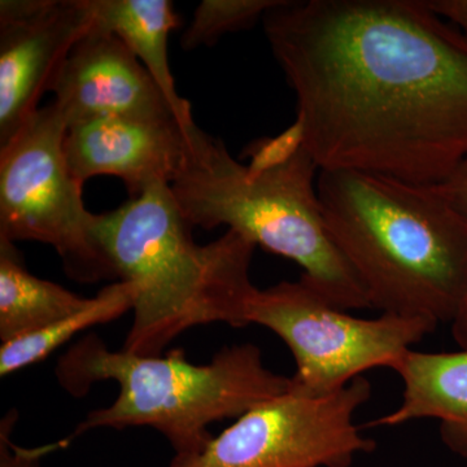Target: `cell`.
Masks as SVG:
<instances>
[{"label": "cell", "mask_w": 467, "mask_h": 467, "mask_svg": "<svg viewBox=\"0 0 467 467\" xmlns=\"http://www.w3.org/2000/svg\"><path fill=\"white\" fill-rule=\"evenodd\" d=\"M263 24L319 171L436 186L467 158V36L426 0H282Z\"/></svg>", "instance_id": "1"}, {"label": "cell", "mask_w": 467, "mask_h": 467, "mask_svg": "<svg viewBox=\"0 0 467 467\" xmlns=\"http://www.w3.org/2000/svg\"><path fill=\"white\" fill-rule=\"evenodd\" d=\"M317 192L371 309L451 324L467 296V221L435 186L319 171Z\"/></svg>", "instance_id": "2"}, {"label": "cell", "mask_w": 467, "mask_h": 467, "mask_svg": "<svg viewBox=\"0 0 467 467\" xmlns=\"http://www.w3.org/2000/svg\"><path fill=\"white\" fill-rule=\"evenodd\" d=\"M171 186L155 184L115 211L98 214L97 236L119 281L137 287L124 349L160 356L196 326H248L256 285L250 269L256 245L227 230L198 244Z\"/></svg>", "instance_id": "3"}, {"label": "cell", "mask_w": 467, "mask_h": 467, "mask_svg": "<svg viewBox=\"0 0 467 467\" xmlns=\"http://www.w3.org/2000/svg\"><path fill=\"white\" fill-rule=\"evenodd\" d=\"M55 374L76 398L104 380L119 387L116 400L90 411L70 441L97 429L150 427L167 438L177 459L204 451L213 439L212 423L242 417L292 389L291 377L267 368L259 347L250 343L225 347L209 364L195 365L183 349L140 356L110 350L90 334L61 356Z\"/></svg>", "instance_id": "4"}, {"label": "cell", "mask_w": 467, "mask_h": 467, "mask_svg": "<svg viewBox=\"0 0 467 467\" xmlns=\"http://www.w3.org/2000/svg\"><path fill=\"white\" fill-rule=\"evenodd\" d=\"M317 173L304 144L281 164L251 171L230 155L223 140L193 124L171 189L192 227L227 226L256 247L296 263L304 270L301 279L337 308L371 309L326 223Z\"/></svg>", "instance_id": "5"}, {"label": "cell", "mask_w": 467, "mask_h": 467, "mask_svg": "<svg viewBox=\"0 0 467 467\" xmlns=\"http://www.w3.org/2000/svg\"><path fill=\"white\" fill-rule=\"evenodd\" d=\"M67 126L57 104L39 109L0 147V239L33 241L57 252L67 275L95 284L117 275L67 167Z\"/></svg>", "instance_id": "6"}, {"label": "cell", "mask_w": 467, "mask_h": 467, "mask_svg": "<svg viewBox=\"0 0 467 467\" xmlns=\"http://www.w3.org/2000/svg\"><path fill=\"white\" fill-rule=\"evenodd\" d=\"M247 324L278 335L296 364L292 391L325 396L376 368H395L402 356L436 326L420 318L380 313L358 318L335 306L304 279L256 287Z\"/></svg>", "instance_id": "7"}, {"label": "cell", "mask_w": 467, "mask_h": 467, "mask_svg": "<svg viewBox=\"0 0 467 467\" xmlns=\"http://www.w3.org/2000/svg\"><path fill=\"white\" fill-rule=\"evenodd\" d=\"M370 396L365 377L330 395L291 389L236 418L201 453L174 457L169 467H350L377 447L355 423Z\"/></svg>", "instance_id": "8"}, {"label": "cell", "mask_w": 467, "mask_h": 467, "mask_svg": "<svg viewBox=\"0 0 467 467\" xmlns=\"http://www.w3.org/2000/svg\"><path fill=\"white\" fill-rule=\"evenodd\" d=\"M92 23L88 0L0 2V147L39 109L43 94Z\"/></svg>", "instance_id": "9"}, {"label": "cell", "mask_w": 467, "mask_h": 467, "mask_svg": "<svg viewBox=\"0 0 467 467\" xmlns=\"http://www.w3.org/2000/svg\"><path fill=\"white\" fill-rule=\"evenodd\" d=\"M50 91L67 129L106 117L177 119L133 52L113 34L100 30L91 29L76 43Z\"/></svg>", "instance_id": "10"}, {"label": "cell", "mask_w": 467, "mask_h": 467, "mask_svg": "<svg viewBox=\"0 0 467 467\" xmlns=\"http://www.w3.org/2000/svg\"><path fill=\"white\" fill-rule=\"evenodd\" d=\"M192 125L175 119L106 117L72 126L64 140L67 167L81 186L97 175H113L125 183L130 199L138 198L155 184L173 182L186 158Z\"/></svg>", "instance_id": "11"}, {"label": "cell", "mask_w": 467, "mask_h": 467, "mask_svg": "<svg viewBox=\"0 0 467 467\" xmlns=\"http://www.w3.org/2000/svg\"><path fill=\"white\" fill-rule=\"evenodd\" d=\"M393 371L404 383L400 407L367 426H400L432 418L439 420L445 447L467 460V348L444 353L410 349Z\"/></svg>", "instance_id": "12"}, {"label": "cell", "mask_w": 467, "mask_h": 467, "mask_svg": "<svg viewBox=\"0 0 467 467\" xmlns=\"http://www.w3.org/2000/svg\"><path fill=\"white\" fill-rule=\"evenodd\" d=\"M91 29L113 34L128 46L161 88L181 124H193L192 104L180 97L169 64V34L178 26L171 0H88Z\"/></svg>", "instance_id": "13"}, {"label": "cell", "mask_w": 467, "mask_h": 467, "mask_svg": "<svg viewBox=\"0 0 467 467\" xmlns=\"http://www.w3.org/2000/svg\"><path fill=\"white\" fill-rule=\"evenodd\" d=\"M63 285L33 275L15 243L0 239V340L12 342L90 304Z\"/></svg>", "instance_id": "14"}, {"label": "cell", "mask_w": 467, "mask_h": 467, "mask_svg": "<svg viewBox=\"0 0 467 467\" xmlns=\"http://www.w3.org/2000/svg\"><path fill=\"white\" fill-rule=\"evenodd\" d=\"M137 287L130 282L117 281L91 297L90 304L75 315L55 322L41 331L18 337L0 347V376L17 373L42 362L76 335L110 321L133 310Z\"/></svg>", "instance_id": "15"}, {"label": "cell", "mask_w": 467, "mask_h": 467, "mask_svg": "<svg viewBox=\"0 0 467 467\" xmlns=\"http://www.w3.org/2000/svg\"><path fill=\"white\" fill-rule=\"evenodd\" d=\"M281 3L282 0H202L193 12L181 46L187 51L213 46L227 33L254 26Z\"/></svg>", "instance_id": "16"}, {"label": "cell", "mask_w": 467, "mask_h": 467, "mask_svg": "<svg viewBox=\"0 0 467 467\" xmlns=\"http://www.w3.org/2000/svg\"><path fill=\"white\" fill-rule=\"evenodd\" d=\"M17 411H8L0 423V467H41L43 457L64 450L72 442L69 438L36 448H23L11 441L12 431L16 425Z\"/></svg>", "instance_id": "17"}, {"label": "cell", "mask_w": 467, "mask_h": 467, "mask_svg": "<svg viewBox=\"0 0 467 467\" xmlns=\"http://www.w3.org/2000/svg\"><path fill=\"white\" fill-rule=\"evenodd\" d=\"M435 189L467 221V158Z\"/></svg>", "instance_id": "18"}, {"label": "cell", "mask_w": 467, "mask_h": 467, "mask_svg": "<svg viewBox=\"0 0 467 467\" xmlns=\"http://www.w3.org/2000/svg\"><path fill=\"white\" fill-rule=\"evenodd\" d=\"M427 5L467 36V0H426Z\"/></svg>", "instance_id": "19"}, {"label": "cell", "mask_w": 467, "mask_h": 467, "mask_svg": "<svg viewBox=\"0 0 467 467\" xmlns=\"http://www.w3.org/2000/svg\"><path fill=\"white\" fill-rule=\"evenodd\" d=\"M451 325V335L460 348H467V296Z\"/></svg>", "instance_id": "20"}]
</instances>
